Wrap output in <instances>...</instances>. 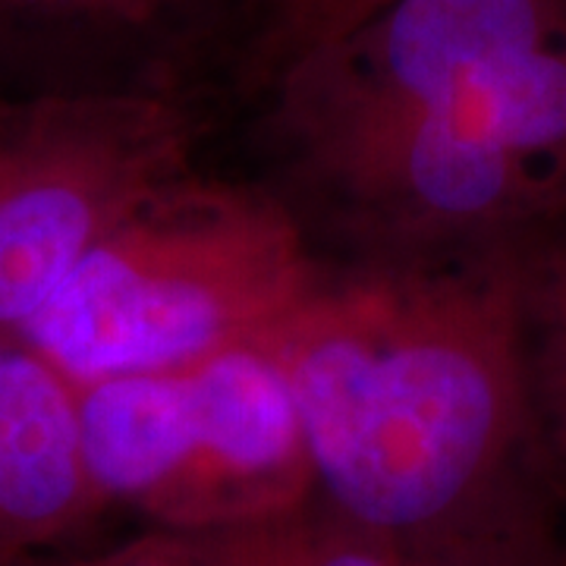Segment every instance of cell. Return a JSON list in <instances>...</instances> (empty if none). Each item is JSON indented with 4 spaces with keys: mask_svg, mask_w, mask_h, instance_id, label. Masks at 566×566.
I'll list each match as a JSON object with an SVG mask.
<instances>
[{
    "mask_svg": "<svg viewBox=\"0 0 566 566\" xmlns=\"http://www.w3.org/2000/svg\"><path fill=\"white\" fill-rule=\"evenodd\" d=\"M528 243L324 271L255 344L293 397L318 497L349 523L409 547L547 491Z\"/></svg>",
    "mask_w": 566,
    "mask_h": 566,
    "instance_id": "1",
    "label": "cell"
},
{
    "mask_svg": "<svg viewBox=\"0 0 566 566\" xmlns=\"http://www.w3.org/2000/svg\"><path fill=\"white\" fill-rule=\"evenodd\" d=\"M271 88L305 182L381 252L566 214V0H390Z\"/></svg>",
    "mask_w": 566,
    "mask_h": 566,
    "instance_id": "2",
    "label": "cell"
},
{
    "mask_svg": "<svg viewBox=\"0 0 566 566\" xmlns=\"http://www.w3.org/2000/svg\"><path fill=\"white\" fill-rule=\"evenodd\" d=\"M324 271L277 199L182 177L92 245L10 337L70 387L255 346Z\"/></svg>",
    "mask_w": 566,
    "mask_h": 566,
    "instance_id": "3",
    "label": "cell"
},
{
    "mask_svg": "<svg viewBox=\"0 0 566 566\" xmlns=\"http://www.w3.org/2000/svg\"><path fill=\"white\" fill-rule=\"evenodd\" d=\"M88 491L167 532L264 516L315 494L293 397L255 346L73 387Z\"/></svg>",
    "mask_w": 566,
    "mask_h": 566,
    "instance_id": "4",
    "label": "cell"
},
{
    "mask_svg": "<svg viewBox=\"0 0 566 566\" xmlns=\"http://www.w3.org/2000/svg\"><path fill=\"white\" fill-rule=\"evenodd\" d=\"M192 120L151 92L0 104V337L54 296L85 252L189 177Z\"/></svg>",
    "mask_w": 566,
    "mask_h": 566,
    "instance_id": "5",
    "label": "cell"
},
{
    "mask_svg": "<svg viewBox=\"0 0 566 566\" xmlns=\"http://www.w3.org/2000/svg\"><path fill=\"white\" fill-rule=\"evenodd\" d=\"M95 516L73 387L32 349L0 337V547L41 554Z\"/></svg>",
    "mask_w": 566,
    "mask_h": 566,
    "instance_id": "6",
    "label": "cell"
},
{
    "mask_svg": "<svg viewBox=\"0 0 566 566\" xmlns=\"http://www.w3.org/2000/svg\"><path fill=\"white\" fill-rule=\"evenodd\" d=\"M199 566H406L400 542L349 523L318 491L296 506L230 526L180 532Z\"/></svg>",
    "mask_w": 566,
    "mask_h": 566,
    "instance_id": "7",
    "label": "cell"
},
{
    "mask_svg": "<svg viewBox=\"0 0 566 566\" xmlns=\"http://www.w3.org/2000/svg\"><path fill=\"white\" fill-rule=\"evenodd\" d=\"M528 274L542 475L554 501H566V214L532 237Z\"/></svg>",
    "mask_w": 566,
    "mask_h": 566,
    "instance_id": "8",
    "label": "cell"
},
{
    "mask_svg": "<svg viewBox=\"0 0 566 566\" xmlns=\"http://www.w3.org/2000/svg\"><path fill=\"white\" fill-rule=\"evenodd\" d=\"M554 510L551 491H523L463 526L409 545L406 566H566Z\"/></svg>",
    "mask_w": 566,
    "mask_h": 566,
    "instance_id": "9",
    "label": "cell"
},
{
    "mask_svg": "<svg viewBox=\"0 0 566 566\" xmlns=\"http://www.w3.org/2000/svg\"><path fill=\"white\" fill-rule=\"evenodd\" d=\"M25 566H199L189 542L180 532L155 528L148 535H139L126 545L114 547L98 557H80V560H61V564H44L41 554H29Z\"/></svg>",
    "mask_w": 566,
    "mask_h": 566,
    "instance_id": "10",
    "label": "cell"
},
{
    "mask_svg": "<svg viewBox=\"0 0 566 566\" xmlns=\"http://www.w3.org/2000/svg\"><path fill=\"white\" fill-rule=\"evenodd\" d=\"M164 0H0V7L54 13V17H92V20H145Z\"/></svg>",
    "mask_w": 566,
    "mask_h": 566,
    "instance_id": "11",
    "label": "cell"
},
{
    "mask_svg": "<svg viewBox=\"0 0 566 566\" xmlns=\"http://www.w3.org/2000/svg\"><path fill=\"white\" fill-rule=\"evenodd\" d=\"M29 554H13V551H3L0 547V566H25Z\"/></svg>",
    "mask_w": 566,
    "mask_h": 566,
    "instance_id": "12",
    "label": "cell"
}]
</instances>
